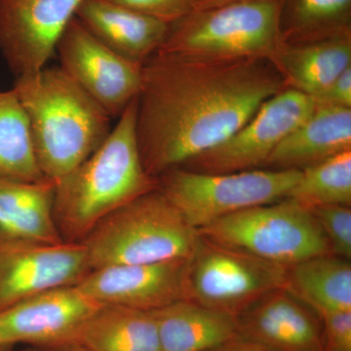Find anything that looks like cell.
Masks as SVG:
<instances>
[{
  "instance_id": "cell-30",
  "label": "cell",
  "mask_w": 351,
  "mask_h": 351,
  "mask_svg": "<svg viewBox=\"0 0 351 351\" xmlns=\"http://www.w3.org/2000/svg\"><path fill=\"white\" fill-rule=\"evenodd\" d=\"M209 351H269L263 346L257 345V343H252L250 341H247L239 337H237L223 343V345L218 346V348H213Z\"/></svg>"
},
{
  "instance_id": "cell-27",
  "label": "cell",
  "mask_w": 351,
  "mask_h": 351,
  "mask_svg": "<svg viewBox=\"0 0 351 351\" xmlns=\"http://www.w3.org/2000/svg\"><path fill=\"white\" fill-rule=\"evenodd\" d=\"M171 24L195 10V0H107Z\"/></svg>"
},
{
  "instance_id": "cell-29",
  "label": "cell",
  "mask_w": 351,
  "mask_h": 351,
  "mask_svg": "<svg viewBox=\"0 0 351 351\" xmlns=\"http://www.w3.org/2000/svg\"><path fill=\"white\" fill-rule=\"evenodd\" d=\"M313 100L317 105L351 108V66Z\"/></svg>"
},
{
  "instance_id": "cell-11",
  "label": "cell",
  "mask_w": 351,
  "mask_h": 351,
  "mask_svg": "<svg viewBox=\"0 0 351 351\" xmlns=\"http://www.w3.org/2000/svg\"><path fill=\"white\" fill-rule=\"evenodd\" d=\"M91 270L82 242L0 239V313L45 291L76 286Z\"/></svg>"
},
{
  "instance_id": "cell-8",
  "label": "cell",
  "mask_w": 351,
  "mask_h": 351,
  "mask_svg": "<svg viewBox=\"0 0 351 351\" xmlns=\"http://www.w3.org/2000/svg\"><path fill=\"white\" fill-rule=\"evenodd\" d=\"M287 271L288 267L199 237L189 258L184 300L237 316L263 295L286 286Z\"/></svg>"
},
{
  "instance_id": "cell-20",
  "label": "cell",
  "mask_w": 351,
  "mask_h": 351,
  "mask_svg": "<svg viewBox=\"0 0 351 351\" xmlns=\"http://www.w3.org/2000/svg\"><path fill=\"white\" fill-rule=\"evenodd\" d=\"M152 313L161 351H209L239 336L237 316L186 300Z\"/></svg>"
},
{
  "instance_id": "cell-19",
  "label": "cell",
  "mask_w": 351,
  "mask_h": 351,
  "mask_svg": "<svg viewBox=\"0 0 351 351\" xmlns=\"http://www.w3.org/2000/svg\"><path fill=\"white\" fill-rule=\"evenodd\" d=\"M56 182H17L0 179V239L57 244L53 203Z\"/></svg>"
},
{
  "instance_id": "cell-31",
  "label": "cell",
  "mask_w": 351,
  "mask_h": 351,
  "mask_svg": "<svg viewBox=\"0 0 351 351\" xmlns=\"http://www.w3.org/2000/svg\"><path fill=\"white\" fill-rule=\"evenodd\" d=\"M32 351H91L87 348L80 345V343H66V345L54 346H38V348Z\"/></svg>"
},
{
  "instance_id": "cell-5",
  "label": "cell",
  "mask_w": 351,
  "mask_h": 351,
  "mask_svg": "<svg viewBox=\"0 0 351 351\" xmlns=\"http://www.w3.org/2000/svg\"><path fill=\"white\" fill-rule=\"evenodd\" d=\"M281 0H245L195 9L169 25L159 51L203 59H263L280 47Z\"/></svg>"
},
{
  "instance_id": "cell-24",
  "label": "cell",
  "mask_w": 351,
  "mask_h": 351,
  "mask_svg": "<svg viewBox=\"0 0 351 351\" xmlns=\"http://www.w3.org/2000/svg\"><path fill=\"white\" fill-rule=\"evenodd\" d=\"M279 27L282 43L351 32V0H281Z\"/></svg>"
},
{
  "instance_id": "cell-21",
  "label": "cell",
  "mask_w": 351,
  "mask_h": 351,
  "mask_svg": "<svg viewBox=\"0 0 351 351\" xmlns=\"http://www.w3.org/2000/svg\"><path fill=\"white\" fill-rule=\"evenodd\" d=\"M75 343L91 351H161L152 311L108 304L85 323Z\"/></svg>"
},
{
  "instance_id": "cell-25",
  "label": "cell",
  "mask_w": 351,
  "mask_h": 351,
  "mask_svg": "<svg viewBox=\"0 0 351 351\" xmlns=\"http://www.w3.org/2000/svg\"><path fill=\"white\" fill-rule=\"evenodd\" d=\"M287 197L308 207L351 206V149L302 171Z\"/></svg>"
},
{
  "instance_id": "cell-9",
  "label": "cell",
  "mask_w": 351,
  "mask_h": 351,
  "mask_svg": "<svg viewBox=\"0 0 351 351\" xmlns=\"http://www.w3.org/2000/svg\"><path fill=\"white\" fill-rule=\"evenodd\" d=\"M314 107L311 97L286 88L265 101L230 137L180 168L210 174L263 169L277 145L311 114Z\"/></svg>"
},
{
  "instance_id": "cell-3",
  "label": "cell",
  "mask_w": 351,
  "mask_h": 351,
  "mask_svg": "<svg viewBox=\"0 0 351 351\" xmlns=\"http://www.w3.org/2000/svg\"><path fill=\"white\" fill-rule=\"evenodd\" d=\"M12 89L29 117L34 154L46 179L57 182L69 174L110 134V115L60 66L16 77Z\"/></svg>"
},
{
  "instance_id": "cell-2",
  "label": "cell",
  "mask_w": 351,
  "mask_h": 351,
  "mask_svg": "<svg viewBox=\"0 0 351 351\" xmlns=\"http://www.w3.org/2000/svg\"><path fill=\"white\" fill-rule=\"evenodd\" d=\"M137 98L119 115L103 144L56 182L53 213L66 242H82L104 219L158 188L138 149Z\"/></svg>"
},
{
  "instance_id": "cell-26",
  "label": "cell",
  "mask_w": 351,
  "mask_h": 351,
  "mask_svg": "<svg viewBox=\"0 0 351 351\" xmlns=\"http://www.w3.org/2000/svg\"><path fill=\"white\" fill-rule=\"evenodd\" d=\"M329 243L332 254L351 258V209L343 205L311 207Z\"/></svg>"
},
{
  "instance_id": "cell-23",
  "label": "cell",
  "mask_w": 351,
  "mask_h": 351,
  "mask_svg": "<svg viewBox=\"0 0 351 351\" xmlns=\"http://www.w3.org/2000/svg\"><path fill=\"white\" fill-rule=\"evenodd\" d=\"M0 179L40 182L29 117L13 89L0 90Z\"/></svg>"
},
{
  "instance_id": "cell-18",
  "label": "cell",
  "mask_w": 351,
  "mask_h": 351,
  "mask_svg": "<svg viewBox=\"0 0 351 351\" xmlns=\"http://www.w3.org/2000/svg\"><path fill=\"white\" fill-rule=\"evenodd\" d=\"M286 87L315 99L351 66V32L282 43L272 59Z\"/></svg>"
},
{
  "instance_id": "cell-22",
  "label": "cell",
  "mask_w": 351,
  "mask_h": 351,
  "mask_svg": "<svg viewBox=\"0 0 351 351\" xmlns=\"http://www.w3.org/2000/svg\"><path fill=\"white\" fill-rule=\"evenodd\" d=\"M286 286L316 313L351 311L350 260L334 254L288 267Z\"/></svg>"
},
{
  "instance_id": "cell-6",
  "label": "cell",
  "mask_w": 351,
  "mask_h": 351,
  "mask_svg": "<svg viewBox=\"0 0 351 351\" xmlns=\"http://www.w3.org/2000/svg\"><path fill=\"white\" fill-rule=\"evenodd\" d=\"M196 232L208 241L284 267L332 254L311 207L291 197L241 210Z\"/></svg>"
},
{
  "instance_id": "cell-13",
  "label": "cell",
  "mask_w": 351,
  "mask_h": 351,
  "mask_svg": "<svg viewBox=\"0 0 351 351\" xmlns=\"http://www.w3.org/2000/svg\"><path fill=\"white\" fill-rule=\"evenodd\" d=\"M101 306L77 286L25 299L0 313V348L16 343L38 348L75 343L85 323Z\"/></svg>"
},
{
  "instance_id": "cell-15",
  "label": "cell",
  "mask_w": 351,
  "mask_h": 351,
  "mask_svg": "<svg viewBox=\"0 0 351 351\" xmlns=\"http://www.w3.org/2000/svg\"><path fill=\"white\" fill-rule=\"evenodd\" d=\"M239 338L269 351H322L319 314L283 286L237 315Z\"/></svg>"
},
{
  "instance_id": "cell-4",
  "label": "cell",
  "mask_w": 351,
  "mask_h": 351,
  "mask_svg": "<svg viewBox=\"0 0 351 351\" xmlns=\"http://www.w3.org/2000/svg\"><path fill=\"white\" fill-rule=\"evenodd\" d=\"M198 233L157 188L113 212L82 240L92 269L189 258Z\"/></svg>"
},
{
  "instance_id": "cell-7",
  "label": "cell",
  "mask_w": 351,
  "mask_h": 351,
  "mask_svg": "<svg viewBox=\"0 0 351 351\" xmlns=\"http://www.w3.org/2000/svg\"><path fill=\"white\" fill-rule=\"evenodd\" d=\"M301 175L271 169L210 174L178 167L157 179L161 193L198 230L228 215L287 197Z\"/></svg>"
},
{
  "instance_id": "cell-16",
  "label": "cell",
  "mask_w": 351,
  "mask_h": 351,
  "mask_svg": "<svg viewBox=\"0 0 351 351\" xmlns=\"http://www.w3.org/2000/svg\"><path fill=\"white\" fill-rule=\"evenodd\" d=\"M75 17L110 49L141 64L161 49L170 25L107 0H82Z\"/></svg>"
},
{
  "instance_id": "cell-14",
  "label": "cell",
  "mask_w": 351,
  "mask_h": 351,
  "mask_svg": "<svg viewBox=\"0 0 351 351\" xmlns=\"http://www.w3.org/2000/svg\"><path fill=\"white\" fill-rule=\"evenodd\" d=\"M189 258L92 269L76 286L101 304L158 311L184 300Z\"/></svg>"
},
{
  "instance_id": "cell-28",
  "label": "cell",
  "mask_w": 351,
  "mask_h": 351,
  "mask_svg": "<svg viewBox=\"0 0 351 351\" xmlns=\"http://www.w3.org/2000/svg\"><path fill=\"white\" fill-rule=\"evenodd\" d=\"M322 351H351V311L319 313Z\"/></svg>"
},
{
  "instance_id": "cell-17",
  "label": "cell",
  "mask_w": 351,
  "mask_h": 351,
  "mask_svg": "<svg viewBox=\"0 0 351 351\" xmlns=\"http://www.w3.org/2000/svg\"><path fill=\"white\" fill-rule=\"evenodd\" d=\"M351 149V108L315 104L284 138L263 169L304 171Z\"/></svg>"
},
{
  "instance_id": "cell-10",
  "label": "cell",
  "mask_w": 351,
  "mask_h": 351,
  "mask_svg": "<svg viewBox=\"0 0 351 351\" xmlns=\"http://www.w3.org/2000/svg\"><path fill=\"white\" fill-rule=\"evenodd\" d=\"M56 51L63 69L110 117H119L137 98L142 84L143 64L110 49L73 17Z\"/></svg>"
},
{
  "instance_id": "cell-12",
  "label": "cell",
  "mask_w": 351,
  "mask_h": 351,
  "mask_svg": "<svg viewBox=\"0 0 351 351\" xmlns=\"http://www.w3.org/2000/svg\"><path fill=\"white\" fill-rule=\"evenodd\" d=\"M82 1L0 0V51L16 77L45 68Z\"/></svg>"
},
{
  "instance_id": "cell-32",
  "label": "cell",
  "mask_w": 351,
  "mask_h": 351,
  "mask_svg": "<svg viewBox=\"0 0 351 351\" xmlns=\"http://www.w3.org/2000/svg\"><path fill=\"white\" fill-rule=\"evenodd\" d=\"M239 1H245V0H195V9H206Z\"/></svg>"
},
{
  "instance_id": "cell-1",
  "label": "cell",
  "mask_w": 351,
  "mask_h": 351,
  "mask_svg": "<svg viewBox=\"0 0 351 351\" xmlns=\"http://www.w3.org/2000/svg\"><path fill=\"white\" fill-rule=\"evenodd\" d=\"M269 60H211L158 51L143 64L136 131L154 178L213 149L286 89Z\"/></svg>"
}]
</instances>
